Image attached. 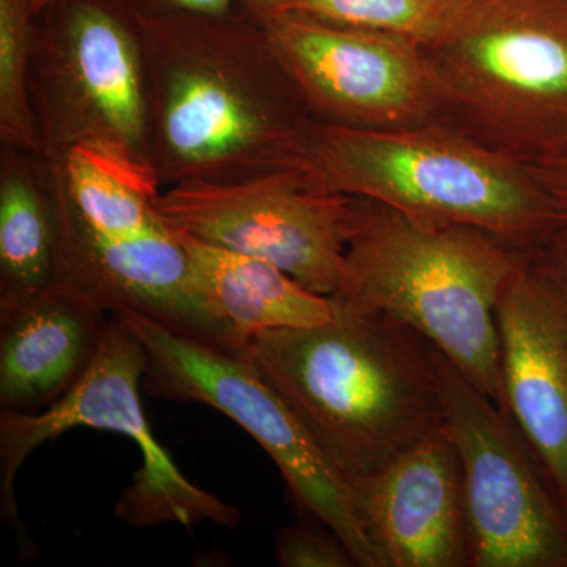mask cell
Masks as SVG:
<instances>
[{
    "instance_id": "19",
    "label": "cell",
    "mask_w": 567,
    "mask_h": 567,
    "mask_svg": "<svg viewBox=\"0 0 567 567\" xmlns=\"http://www.w3.org/2000/svg\"><path fill=\"white\" fill-rule=\"evenodd\" d=\"M33 0H0V144L41 153L31 100Z\"/></svg>"
},
{
    "instance_id": "7",
    "label": "cell",
    "mask_w": 567,
    "mask_h": 567,
    "mask_svg": "<svg viewBox=\"0 0 567 567\" xmlns=\"http://www.w3.org/2000/svg\"><path fill=\"white\" fill-rule=\"evenodd\" d=\"M115 316L144 344L148 393L208 405L230 417L275 462L300 509L341 537L358 566L379 567L357 492L336 472L244 349L212 344L128 312Z\"/></svg>"
},
{
    "instance_id": "25",
    "label": "cell",
    "mask_w": 567,
    "mask_h": 567,
    "mask_svg": "<svg viewBox=\"0 0 567 567\" xmlns=\"http://www.w3.org/2000/svg\"><path fill=\"white\" fill-rule=\"evenodd\" d=\"M287 2L289 0H238V6L262 24L276 14L284 13Z\"/></svg>"
},
{
    "instance_id": "5",
    "label": "cell",
    "mask_w": 567,
    "mask_h": 567,
    "mask_svg": "<svg viewBox=\"0 0 567 567\" xmlns=\"http://www.w3.org/2000/svg\"><path fill=\"white\" fill-rule=\"evenodd\" d=\"M420 48L443 121L525 163L567 142V0H447Z\"/></svg>"
},
{
    "instance_id": "21",
    "label": "cell",
    "mask_w": 567,
    "mask_h": 567,
    "mask_svg": "<svg viewBox=\"0 0 567 567\" xmlns=\"http://www.w3.org/2000/svg\"><path fill=\"white\" fill-rule=\"evenodd\" d=\"M275 557L281 567L358 566L344 540L320 524L284 527L276 535Z\"/></svg>"
},
{
    "instance_id": "17",
    "label": "cell",
    "mask_w": 567,
    "mask_h": 567,
    "mask_svg": "<svg viewBox=\"0 0 567 567\" xmlns=\"http://www.w3.org/2000/svg\"><path fill=\"white\" fill-rule=\"evenodd\" d=\"M43 158L55 199L92 233L125 238L169 227L158 210L162 182L144 156L82 144Z\"/></svg>"
},
{
    "instance_id": "13",
    "label": "cell",
    "mask_w": 567,
    "mask_h": 567,
    "mask_svg": "<svg viewBox=\"0 0 567 567\" xmlns=\"http://www.w3.org/2000/svg\"><path fill=\"white\" fill-rule=\"evenodd\" d=\"M55 197V196H54ZM61 275L110 316L136 315L177 333L241 350L235 334L205 303L173 227L140 237H104L63 210Z\"/></svg>"
},
{
    "instance_id": "6",
    "label": "cell",
    "mask_w": 567,
    "mask_h": 567,
    "mask_svg": "<svg viewBox=\"0 0 567 567\" xmlns=\"http://www.w3.org/2000/svg\"><path fill=\"white\" fill-rule=\"evenodd\" d=\"M145 365L141 339L122 317L111 316L102 349L61 401L31 415L0 413V509L24 554H32L33 543L14 494L18 472L33 451L74 427L115 432L140 447L141 468L117 505V517L125 524H238L240 513L193 484L153 436L141 402Z\"/></svg>"
},
{
    "instance_id": "1",
    "label": "cell",
    "mask_w": 567,
    "mask_h": 567,
    "mask_svg": "<svg viewBox=\"0 0 567 567\" xmlns=\"http://www.w3.org/2000/svg\"><path fill=\"white\" fill-rule=\"evenodd\" d=\"M137 17L145 155L163 188L293 171L312 117L259 21L240 6Z\"/></svg>"
},
{
    "instance_id": "4",
    "label": "cell",
    "mask_w": 567,
    "mask_h": 567,
    "mask_svg": "<svg viewBox=\"0 0 567 567\" xmlns=\"http://www.w3.org/2000/svg\"><path fill=\"white\" fill-rule=\"evenodd\" d=\"M293 171L320 193L465 224L520 251H546L561 229L528 164L446 121L361 130L312 121Z\"/></svg>"
},
{
    "instance_id": "3",
    "label": "cell",
    "mask_w": 567,
    "mask_h": 567,
    "mask_svg": "<svg viewBox=\"0 0 567 567\" xmlns=\"http://www.w3.org/2000/svg\"><path fill=\"white\" fill-rule=\"evenodd\" d=\"M529 256L486 230L353 197L344 267L330 298L412 328L502 409L495 308Z\"/></svg>"
},
{
    "instance_id": "9",
    "label": "cell",
    "mask_w": 567,
    "mask_h": 567,
    "mask_svg": "<svg viewBox=\"0 0 567 567\" xmlns=\"http://www.w3.org/2000/svg\"><path fill=\"white\" fill-rule=\"evenodd\" d=\"M443 416L464 477L473 567H567V511L506 412L436 350Z\"/></svg>"
},
{
    "instance_id": "15",
    "label": "cell",
    "mask_w": 567,
    "mask_h": 567,
    "mask_svg": "<svg viewBox=\"0 0 567 567\" xmlns=\"http://www.w3.org/2000/svg\"><path fill=\"white\" fill-rule=\"evenodd\" d=\"M111 316L69 284L0 306V413L61 401L102 349Z\"/></svg>"
},
{
    "instance_id": "22",
    "label": "cell",
    "mask_w": 567,
    "mask_h": 567,
    "mask_svg": "<svg viewBox=\"0 0 567 567\" xmlns=\"http://www.w3.org/2000/svg\"><path fill=\"white\" fill-rule=\"evenodd\" d=\"M527 164L550 200L559 226L567 229V142Z\"/></svg>"
},
{
    "instance_id": "11",
    "label": "cell",
    "mask_w": 567,
    "mask_h": 567,
    "mask_svg": "<svg viewBox=\"0 0 567 567\" xmlns=\"http://www.w3.org/2000/svg\"><path fill=\"white\" fill-rule=\"evenodd\" d=\"M312 121L385 130L443 121L420 43L297 13L262 22Z\"/></svg>"
},
{
    "instance_id": "24",
    "label": "cell",
    "mask_w": 567,
    "mask_h": 567,
    "mask_svg": "<svg viewBox=\"0 0 567 567\" xmlns=\"http://www.w3.org/2000/svg\"><path fill=\"white\" fill-rule=\"evenodd\" d=\"M546 254L567 297V229H559L547 246Z\"/></svg>"
},
{
    "instance_id": "2",
    "label": "cell",
    "mask_w": 567,
    "mask_h": 567,
    "mask_svg": "<svg viewBox=\"0 0 567 567\" xmlns=\"http://www.w3.org/2000/svg\"><path fill=\"white\" fill-rule=\"evenodd\" d=\"M244 352L354 492L445 423L435 347L382 312L334 305L328 322L264 331Z\"/></svg>"
},
{
    "instance_id": "18",
    "label": "cell",
    "mask_w": 567,
    "mask_h": 567,
    "mask_svg": "<svg viewBox=\"0 0 567 567\" xmlns=\"http://www.w3.org/2000/svg\"><path fill=\"white\" fill-rule=\"evenodd\" d=\"M61 275L58 205L41 153L0 151V306L44 292Z\"/></svg>"
},
{
    "instance_id": "20",
    "label": "cell",
    "mask_w": 567,
    "mask_h": 567,
    "mask_svg": "<svg viewBox=\"0 0 567 567\" xmlns=\"http://www.w3.org/2000/svg\"><path fill=\"white\" fill-rule=\"evenodd\" d=\"M446 3L447 0H289L284 13L395 33L423 43L442 21Z\"/></svg>"
},
{
    "instance_id": "8",
    "label": "cell",
    "mask_w": 567,
    "mask_h": 567,
    "mask_svg": "<svg viewBox=\"0 0 567 567\" xmlns=\"http://www.w3.org/2000/svg\"><path fill=\"white\" fill-rule=\"evenodd\" d=\"M31 100L41 155L82 144L145 155L140 17L130 0H54L37 17Z\"/></svg>"
},
{
    "instance_id": "10",
    "label": "cell",
    "mask_w": 567,
    "mask_h": 567,
    "mask_svg": "<svg viewBox=\"0 0 567 567\" xmlns=\"http://www.w3.org/2000/svg\"><path fill=\"white\" fill-rule=\"evenodd\" d=\"M353 197L309 188L297 171L235 183L164 188V221L205 241L281 268L331 297L341 279Z\"/></svg>"
},
{
    "instance_id": "12",
    "label": "cell",
    "mask_w": 567,
    "mask_h": 567,
    "mask_svg": "<svg viewBox=\"0 0 567 567\" xmlns=\"http://www.w3.org/2000/svg\"><path fill=\"white\" fill-rule=\"evenodd\" d=\"M503 412L567 511V297L546 251L511 276L495 308Z\"/></svg>"
},
{
    "instance_id": "16",
    "label": "cell",
    "mask_w": 567,
    "mask_h": 567,
    "mask_svg": "<svg viewBox=\"0 0 567 567\" xmlns=\"http://www.w3.org/2000/svg\"><path fill=\"white\" fill-rule=\"evenodd\" d=\"M175 234L188 256L197 290L233 330L241 349L264 331L315 327L333 319L330 297L312 292L276 265L205 244L181 230Z\"/></svg>"
},
{
    "instance_id": "26",
    "label": "cell",
    "mask_w": 567,
    "mask_h": 567,
    "mask_svg": "<svg viewBox=\"0 0 567 567\" xmlns=\"http://www.w3.org/2000/svg\"><path fill=\"white\" fill-rule=\"evenodd\" d=\"M54 2V0H33V11H35L37 17L47 9L48 6H51V3Z\"/></svg>"
},
{
    "instance_id": "14",
    "label": "cell",
    "mask_w": 567,
    "mask_h": 567,
    "mask_svg": "<svg viewBox=\"0 0 567 567\" xmlns=\"http://www.w3.org/2000/svg\"><path fill=\"white\" fill-rule=\"evenodd\" d=\"M357 496L379 567L472 566L464 477L445 423Z\"/></svg>"
},
{
    "instance_id": "23",
    "label": "cell",
    "mask_w": 567,
    "mask_h": 567,
    "mask_svg": "<svg viewBox=\"0 0 567 567\" xmlns=\"http://www.w3.org/2000/svg\"><path fill=\"white\" fill-rule=\"evenodd\" d=\"M134 9L147 14H221L234 10L238 0H130Z\"/></svg>"
}]
</instances>
